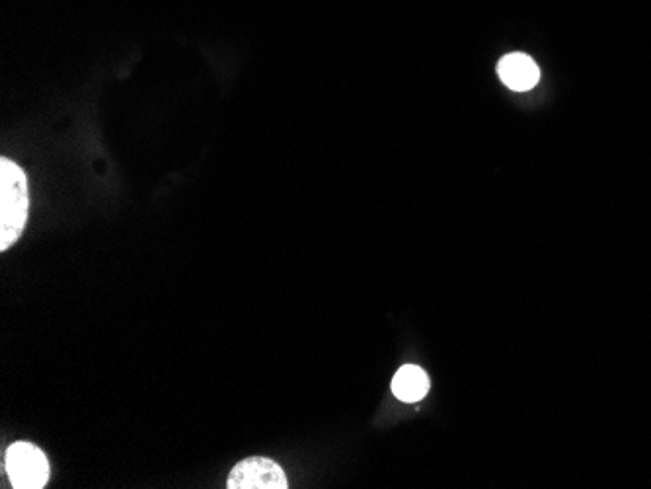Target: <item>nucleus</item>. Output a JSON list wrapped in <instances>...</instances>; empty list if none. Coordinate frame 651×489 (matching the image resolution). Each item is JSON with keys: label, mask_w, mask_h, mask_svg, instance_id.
Masks as SVG:
<instances>
[{"label": "nucleus", "mask_w": 651, "mask_h": 489, "mask_svg": "<svg viewBox=\"0 0 651 489\" xmlns=\"http://www.w3.org/2000/svg\"><path fill=\"white\" fill-rule=\"evenodd\" d=\"M498 75L507 88L515 92H529L540 80V69L529 55L509 53L499 61Z\"/></svg>", "instance_id": "nucleus-4"}, {"label": "nucleus", "mask_w": 651, "mask_h": 489, "mask_svg": "<svg viewBox=\"0 0 651 489\" xmlns=\"http://www.w3.org/2000/svg\"><path fill=\"white\" fill-rule=\"evenodd\" d=\"M12 488L41 489L49 480L47 456L32 443H14L6 454Z\"/></svg>", "instance_id": "nucleus-2"}, {"label": "nucleus", "mask_w": 651, "mask_h": 489, "mask_svg": "<svg viewBox=\"0 0 651 489\" xmlns=\"http://www.w3.org/2000/svg\"><path fill=\"white\" fill-rule=\"evenodd\" d=\"M392 392L402 402H420L429 392V377L416 365H404L392 378Z\"/></svg>", "instance_id": "nucleus-5"}, {"label": "nucleus", "mask_w": 651, "mask_h": 489, "mask_svg": "<svg viewBox=\"0 0 651 489\" xmlns=\"http://www.w3.org/2000/svg\"><path fill=\"white\" fill-rule=\"evenodd\" d=\"M229 489H287V476L277 462L266 456H250L230 470Z\"/></svg>", "instance_id": "nucleus-3"}, {"label": "nucleus", "mask_w": 651, "mask_h": 489, "mask_svg": "<svg viewBox=\"0 0 651 489\" xmlns=\"http://www.w3.org/2000/svg\"><path fill=\"white\" fill-rule=\"evenodd\" d=\"M30 211L28 178L10 158L0 160V250L6 252L24 232Z\"/></svg>", "instance_id": "nucleus-1"}]
</instances>
